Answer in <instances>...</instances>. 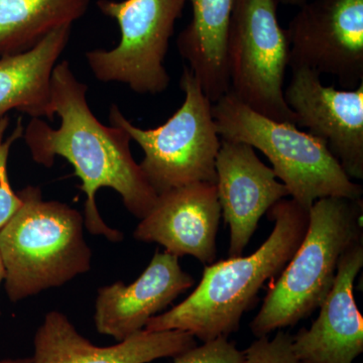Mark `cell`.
<instances>
[{
	"instance_id": "cell-1",
	"label": "cell",
	"mask_w": 363,
	"mask_h": 363,
	"mask_svg": "<svg viewBox=\"0 0 363 363\" xmlns=\"http://www.w3.org/2000/svg\"><path fill=\"white\" fill-rule=\"evenodd\" d=\"M87 90L68 61L57 64L52 72V97L61 124L52 128L43 119L32 118L23 138L37 164L51 168L56 157L70 162L86 195V229L93 235L119 242L123 234L102 219L95 199L97 191H116L128 211L140 220L154 208L157 194L133 159L130 135L98 121L88 105Z\"/></svg>"
},
{
	"instance_id": "cell-2",
	"label": "cell",
	"mask_w": 363,
	"mask_h": 363,
	"mask_svg": "<svg viewBox=\"0 0 363 363\" xmlns=\"http://www.w3.org/2000/svg\"><path fill=\"white\" fill-rule=\"evenodd\" d=\"M267 214L274 229L252 255L205 267L194 292L168 312L150 318L145 330L188 332L203 342L238 331L264 283L292 259L309 224V211L293 199L281 200Z\"/></svg>"
},
{
	"instance_id": "cell-3",
	"label": "cell",
	"mask_w": 363,
	"mask_h": 363,
	"mask_svg": "<svg viewBox=\"0 0 363 363\" xmlns=\"http://www.w3.org/2000/svg\"><path fill=\"white\" fill-rule=\"evenodd\" d=\"M21 206L0 229L4 286L11 302L58 288L90 271L84 218L66 203L45 200L39 187L18 193Z\"/></svg>"
},
{
	"instance_id": "cell-4",
	"label": "cell",
	"mask_w": 363,
	"mask_h": 363,
	"mask_svg": "<svg viewBox=\"0 0 363 363\" xmlns=\"http://www.w3.org/2000/svg\"><path fill=\"white\" fill-rule=\"evenodd\" d=\"M362 200L328 197L309 210L302 242L250 323L257 338L309 317L330 292L344 252L362 238Z\"/></svg>"
},
{
	"instance_id": "cell-5",
	"label": "cell",
	"mask_w": 363,
	"mask_h": 363,
	"mask_svg": "<svg viewBox=\"0 0 363 363\" xmlns=\"http://www.w3.org/2000/svg\"><path fill=\"white\" fill-rule=\"evenodd\" d=\"M212 113L221 140L262 152L294 201L307 211L322 198L362 199V186L346 175L326 145L294 124L257 113L230 92L214 102Z\"/></svg>"
},
{
	"instance_id": "cell-6",
	"label": "cell",
	"mask_w": 363,
	"mask_h": 363,
	"mask_svg": "<svg viewBox=\"0 0 363 363\" xmlns=\"http://www.w3.org/2000/svg\"><path fill=\"white\" fill-rule=\"evenodd\" d=\"M185 100L166 123L143 130L133 125L116 104L109 111V123L123 128L145 152L140 162L145 178L157 196L194 183L216 185V157L221 138L215 124L213 102L185 67L180 79Z\"/></svg>"
},
{
	"instance_id": "cell-7",
	"label": "cell",
	"mask_w": 363,
	"mask_h": 363,
	"mask_svg": "<svg viewBox=\"0 0 363 363\" xmlns=\"http://www.w3.org/2000/svg\"><path fill=\"white\" fill-rule=\"evenodd\" d=\"M279 0H234L227 44L229 91L250 109L296 125L284 96L290 45L279 25Z\"/></svg>"
},
{
	"instance_id": "cell-8",
	"label": "cell",
	"mask_w": 363,
	"mask_h": 363,
	"mask_svg": "<svg viewBox=\"0 0 363 363\" xmlns=\"http://www.w3.org/2000/svg\"><path fill=\"white\" fill-rule=\"evenodd\" d=\"M187 0H98L104 16L121 30L112 50L86 52L93 75L100 82L123 83L138 94L156 95L169 87L164 67L169 43Z\"/></svg>"
},
{
	"instance_id": "cell-9",
	"label": "cell",
	"mask_w": 363,
	"mask_h": 363,
	"mask_svg": "<svg viewBox=\"0 0 363 363\" xmlns=\"http://www.w3.org/2000/svg\"><path fill=\"white\" fill-rule=\"evenodd\" d=\"M286 33L291 69L333 76L345 90L363 82V0H308Z\"/></svg>"
},
{
	"instance_id": "cell-10",
	"label": "cell",
	"mask_w": 363,
	"mask_h": 363,
	"mask_svg": "<svg viewBox=\"0 0 363 363\" xmlns=\"http://www.w3.org/2000/svg\"><path fill=\"white\" fill-rule=\"evenodd\" d=\"M284 90L296 126L321 140L350 179H363V82L353 90L322 83L311 69L295 68Z\"/></svg>"
},
{
	"instance_id": "cell-11",
	"label": "cell",
	"mask_w": 363,
	"mask_h": 363,
	"mask_svg": "<svg viewBox=\"0 0 363 363\" xmlns=\"http://www.w3.org/2000/svg\"><path fill=\"white\" fill-rule=\"evenodd\" d=\"M215 168L221 216L230 233L228 255L241 257L260 218L290 194L247 143L221 140Z\"/></svg>"
},
{
	"instance_id": "cell-12",
	"label": "cell",
	"mask_w": 363,
	"mask_h": 363,
	"mask_svg": "<svg viewBox=\"0 0 363 363\" xmlns=\"http://www.w3.org/2000/svg\"><path fill=\"white\" fill-rule=\"evenodd\" d=\"M220 219L216 185L190 184L157 196L156 204L138 223L133 238L157 243L179 259L191 255L209 266L217 257Z\"/></svg>"
},
{
	"instance_id": "cell-13",
	"label": "cell",
	"mask_w": 363,
	"mask_h": 363,
	"mask_svg": "<svg viewBox=\"0 0 363 363\" xmlns=\"http://www.w3.org/2000/svg\"><path fill=\"white\" fill-rule=\"evenodd\" d=\"M195 279L182 269L179 257L157 252L149 266L130 285L116 281L100 288L95 301L98 333L117 342L143 330L150 318L166 309Z\"/></svg>"
},
{
	"instance_id": "cell-14",
	"label": "cell",
	"mask_w": 363,
	"mask_h": 363,
	"mask_svg": "<svg viewBox=\"0 0 363 363\" xmlns=\"http://www.w3.org/2000/svg\"><path fill=\"white\" fill-rule=\"evenodd\" d=\"M197 345L188 332L143 330L116 345L97 346L59 311L45 315L33 338L32 363H149Z\"/></svg>"
},
{
	"instance_id": "cell-15",
	"label": "cell",
	"mask_w": 363,
	"mask_h": 363,
	"mask_svg": "<svg viewBox=\"0 0 363 363\" xmlns=\"http://www.w3.org/2000/svg\"><path fill=\"white\" fill-rule=\"evenodd\" d=\"M363 267V243L357 240L339 262L330 292L309 329L293 335V351L304 363H353L363 352V319L353 294Z\"/></svg>"
},
{
	"instance_id": "cell-16",
	"label": "cell",
	"mask_w": 363,
	"mask_h": 363,
	"mask_svg": "<svg viewBox=\"0 0 363 363\" xmlns=\"http://www.w3.org/2000/svg\"><path fill=\"white\" fill-rule=\"evenodd\" d=\"M72 26L52 30L30 49L0 58V117L18 111L54 121L52 78L70 39Z\"/></svg>"
},
{
	"instance_id": "cell-17",
	"label": "cell",
	"mask_w": 363,
	"mask_h": 363,
	"mask_svg": "<svg viewBox=\"0 0 363 363\" xmlns=\"http://www.w3.org/2000/svg\"><path fill=\"white\" fill-rule=\"evenodd\" d=\"M187 1L192 6V21L179 35L177 45L202 90L214 104L229 91L227 44L234 0Z\"/></svg>"
},
{
	"instance_id": "cell-18",
	"label": "cell",
	"mask_w": 363,
	"mask_h": 363,
	"mask_svg": "<svg viewBox=\"0 0 363 363\" xmlns=\"http://www.w3.org/2000/svg\"><path fill=\"white\" fill-rule=\"evenodd\" d=\"M90 0H0V56L30 49L84 16Z\"/></svg>"
},
{
	"instance_id": "cell-19",
	"label": "cell",
	"mask_w": 363,
	"mask_h": 363,
	"mask_svg": "<svg viewBox=\"0 0 363 363\" xmlns=\"http://www.w3.org/2000/svg\"><path fill=\"white\" fill-rule=\"evenodd\" d=\"M9 124V117H0V229L6 225L21 206L20 196L14 192L9 183L7 162L11 147L16 140L23 138L25 128L20 117L11 135L4 140Z\"/></svg>"
},
{
	"instance_id": "cell-20",
	"label": "cell",
	"mask_w": 363,
	"mask_h": 363,
	"mask_svg": "<svg viewBox=\"0 0 363 363\" xmlns=\"http://www.w3.org/2000/svg\"><path fill=\"white\" fill-rule=\"evenodd\" d=\"M292 342V334L281 329L274 338L262 336L243 351V363H304L294 353Z\"/></svg>"
},
{
	"instance_id": "cell-21",
	"label": "cell",
	"mask_w": 363,
	"mask_h": 363,
	"mask_svg": "<svg viewBox=\"0 0 363 363\" xmlns=\"http://www.w3.org/2000/svg\"><path fill=\"white\" fill-rule=\"evenodd\" d=\"M245 353L227 337L215 338L175 357L173 363H243Z\"/></svg>"
},
{
	"instance_id": "cell-22",
	"label": "cell",
	"mask_w": 363,
	"mask_h": 363,
	"mask_svg": "<svg viewBox=\"0 0 363 363\" xmlns=\"http://www.w3.org/2000/svg\"><path fill=\"white\" fill-rule=\"evenodd\" d=\"M0 363H32V357L6 358L0 359Z\"/></svg>"
},
{
	"instance_id": "cell-23",
	"label": "cell",
	"mask_w": 363,
	"mask_h": 363,
	"mask_svg": "<svg viewBox=\"0 0 363 363\" xmlns=\"http://www.w3.org/2000/svg\"><path fill=\"white\" fill-rule=\"evenodd\" d=\"M307 1L308 0H279V4L292 6H301L306 4Z\"/></svg>"
},
{
	"instance_id": "cell-24",
	"label": "cell",
	"mask_w": 363,
	"mask_h": 363,
	"mask_svg": "<svg viewBox=\"0 0 363 363\" xmlns=\"http://www.w3.org/2000/svg\"><path fill=\"white\" fill-rule=\"evenodd\" d=\"M4 276H6V271H4V262H2L1 255H0V286L2 281H4ZM0 316H1V310H0Z\"/></svg>"
}]
</instances>
